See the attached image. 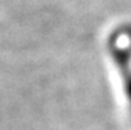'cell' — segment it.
Returning a JSON list of instances; mask_svg holds the SVG:
<instances>
[{
    "label": "cell",
    "mask_w": 131,
    "mask_h": 130,
    "mask_svg": "<svg viewBox=\"0 0 131 130\" xmlns=\"http://www.w3.org/2000/svg\"><path fill=\"white\" fill-rule=\"evenodd\" d=\"M124 78H126V89H127V95H128L130 101H131V70L124 74Z\"/></svg>",
    "instance_id": "6da1fadb"
}]
</instances>
